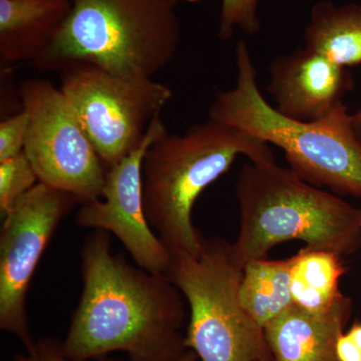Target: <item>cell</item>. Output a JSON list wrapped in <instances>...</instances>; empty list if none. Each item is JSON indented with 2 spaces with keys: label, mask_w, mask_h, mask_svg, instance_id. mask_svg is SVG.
Segmentation results:
<instances>
[{
  "label": "cell",
  "mask_w": 361,
  "mask_h": 361,
  "mask_svg": "<svg viewBox=\"0 0 361 361\" xmlns=\"http://www.w3.org/2000/svg\"><path fill=\"white\" fill-rule=\"evenodd\" d=\"M82 291L61 351L87 361L123 351L130 361H186L185 298L166 274L132 265L97 230L80 250Z\"/></svg>",
  "instance_id": "6da1fadb"
},
{
  "label": "cell",
  "mask_w": 361,
  "mask_h": 361,
  "mask_svg": "<svg viewBox=\"0 0 361 361\" xmlns=\"http://www.w3.org/2000/svg\"><path fill=\"white\" fill-rule=\"evenodd\" d=\"M236 195L240 229L231 250L242 269L285 242H304L343 258L361 249V209L313 186L275 159L243 165Z\"/></svg>",
  "instance_id": "7a4b0ae2"
},
{
  "label": "cell",
  "mask_w": 361,
  "mask_h": 361,
  "mask_svg": "<svg viewBox=\"0 0 361 361\" xmlns=\"http://www.w3.org/2000/svg\"><path fill=\"white\" fill-rule=\"evenodd\" d=\"M236 82L218 92L209 118L279 147L295 174L336 195L361 198V137L344 104L325 118L300 121L271 106L244 40L236 47Z\"/></svg>",
  "instance_id": "3957f363"
},
{
  "label": "cell",
  "mask_w": 361,
  "mask_h": 361,
  "mask_svg": "<svg viewBox=\"0 0 361 361\" xmlns=\"http://www.w3.org/2000/svg\"><path fill=\"white\" fill-rule=\"evenodd\" d=\"M239 156L274 159L265 142L210 118L182 135L166 132L151 145L142 163L145 213L171 255L200 253L205 238L192 221L195 203Z\"/></svg>",
  "instance_id": "277c9868"
},
{
  "label": "cell",
  "mask_w": 361,
  "mask_h": 361,
  "mask_svg": "<svg viewBox=\"0 0 361 361\" xmlns=\"http://www.w3.org/2000/svg\"><path fill=\"white\" fill-rule=\"evenodd\" d=\"M49 49L32 65L63 71L90 65L111 75L154 78L179 51L180 0H71Z\"/></svg>",
  "instance_id": "5b68a950"
},
{
  "label": "cell",
  "mask_w": 361,
  "mask_h": 361,
  "mask_svg": "<svg viewBox=\"0 0 361 361\" xmlns=\"http://www.w3.org/2000/svg\"><path fill=\"white\" fill-rule=\"evenodd\" d=\"M167 273L190 308L186 344L201 361L271 357L264 329L239 297L243 269L224 239H205L198 255L176 254Z\"/></svg>",
  "instance_id": "8992f818"
},
{
  "label": "cell",
  "mask_w": 361,
  "mask_h": 361,
  "mask_svg": "<svg viewBox=\"0 0 361 361\" xmlns=\"http://www.w3.org/2000/svg\"><path fill=\"white\" fill-rule=\"evenodd\" d=\"M61 73L59 89L106 171L141 146L173 97L172 90L154 78L111 75L90 65Z\"/></svg>",
  "instance_id": "52a82bcc"
},
{
  "label": "cell",
  "mask_w": 361,
  "mask_h": 361,
  "mask_svg": "<svg viewBox=\"0 0 361 361\" xmlns=\"http://www.w3.org/2000/svg\"><path fill=\"white\" fill-rule=\"evenodd\" d=\"M20 97L30 118L25 153L39 182L80 204L102 198L106 168L61 89L28 78L21 82Z\"/></svg>",
  "instance_id": "ba28073f"
},
{
  "label": "cell",
  "mask_w": 361,
  "mask_h": 361,
  "mask_svg": "<svg viewBox=\"0 0 361 361\" xmlns=\"http://www.w3.org/2000/svg\"><path fill=\"white\" fill-rule=\"evenodd\" d=\"M78 201L73 195L37 183L11 212L0 232V329L35 348L26 299L33 274L56 228Z\"/></svg>",
  "instance_id": "9c48e42d"
},
{
  "label": "cell",
  "mask_w": 361,
  "mask_h": 361,
  "mask_svg": "<svg viewBox=\"0 0 361 361\" xmlns=\"http://www.w3.org/2000/svg\"><path fill=\"white\" fill-rule=\"evenodd\" d=\"M168 132L161 116L149 126L141 146L106 171L103 196L80 204L75 222L114 234L135 265L156 274L167 275L172 256L152 229L142 198V163L151 145Z\"/></svg>",
  "instance_id": "30bf717a"
},
{
  "label": "cell",
  "mask_w": 361,
  "mask_h": 361,
  "mask_svg": "<svg viewBox=\"0 0 361 361\" xmlns=\"http://www.w3.org/2000/svg\"><path fill=\"white\" fill-rule=\"evenodd\" d=\"M267 92L278 111L288 118L316 121L325 118L343 104L342 97L351 90L353 78L337 66L307 47L271 63Z\"/></svg>",
  "instance_id": "8fae6325"
},
{
  "label": "cell",
  "mask_w": 361,
  "mask_h": 361,
  "mask_svg": "<svg viewBox=\"0 0 361 361\" xmlns=\"http://www.w3.org/2000/svg\"><path fill=\"white\" fill-rule=\"evenodd\" d=\"M342 295L331 310L310 312L292 305L264 327L273 361H337L336 343L353 314Z\"/></svg>",
  "instance_id": "7c38bea8"
},
{
  "label": "cell",
  "mask_w": 361,
  "mask_h": 361,
  "mask_svg": "<svg viewBox=\"0 0 361 361\" xmlns=\"http://www.w3.org/2000/svg\"><path fill=\"white\" fill-rule=\"evenodd\" d=\"M71 0H0V63H32L54 44Z\"/></svg>",
  "instance_id": "4fadbf2b"
},
{
  "label": "cell",
  "mask_w": 361,
  "mask_h": 361,
  "mask_svg": "<svg viewBox=\"0 0 361 361\" xmlns=\"http://www.w3.org/2000/svg\"><path fill=\"white\" fill-rule=\"evenodd\" d=\"M305 47L342 68L361 63V6L322 0L313 6Z\"/></svg>",
  "instance_id": "5bb4252c"
},
{
  "label": "cell",
  "mask_w": 361,
  "mask_h": 361,
  "mask_svg": "<svg viewBox=\"0 0 361 361\" xmlns=\"http://www.w3.org/2000/svg\"><path fill=\"white\" fill-rule=\"evenodd\" d=\"M289 261L293 305L310 312L331 310L343 295V257L332 251L305 246Z\"/></svg>",
  "instance_id": "9a60e30c"
},
{
  "label": "cell",
  "mask_w": 361,
  "mask_h": 361,
  "mask_svg": "<svg viewBox=\"0 0 361 361\" xmlns=\"http://www.w3.org/2000/svg\"><path fill=\"white\" fill-rule=\"evenodd\" d=\"M239 297L244 310L264 329L271 320L293 305L289 258H261L247 263Z\"/></svg>",
  "instance_id": "2e32d148"
},
{
  "label": "cell",
  "mask_w": 361,
  "mask_h": 361,
  "mask_svg": "<svg viewBox=\"0 0 361 361\" xmlns=\"http://www.w3.org/2000/svg\"><path fill=\"white\" fill-rule=\"evenodd\" d=\"M39 178L25 152L0 161V212L6 216L35 185Z\"/></svg>",
  "instance_id": "e0dca14e"
},
{
  "label": "cell",
  "mask_w": 361,
  "mask_h": 361,
  "mask_svg": "<svg viewBox=\"0 0 361 361\" xmlns=\"http://www.w3.org/2000/svg\"><path fill=\"white\" fill-rule=\"evenodd\" d=\"M221 13L218 33L221 39H231L235 30L239 28L247 35H255L260 30L258 18L259 0H221Z\"/></svg>",
  "instance_id": "ac0fdd59"
},
{
  "label": "cell",
  "mask_w": 361,
  "mask_h": 361,
  "mask_svg": "<svg viewBox=\"0 0 361 361\" xmlns=\"http://www.w3.org/2000/svg\"><path fill=\"white\" fill-rule=\"evenodd\" d=\"M28 128L30 118L23 109L0 123V161L25 152Z\"/></svg>",
  "instance_id": "d6986e66"
},
{
  "label": "cell",
  "mask_w": 361,
  "mask_h": 361,
  "mask_svg": "<svg viewBox=\"0 0 361 361\" xmlns=\"http://www.w3.org/2000/svg\"><path fill=\"white\" fill-rule=\"evenodd\" d=\"M14 361H75L66 357L61 351V343L52 339H40L35 342L32 351L25 353H18L14 357ZM99 361H116L102 360Z\"/></svg>",
  "instance_id": "ffe728a7"
},
{
  "label": "cell",
  "mask_w": 361,
  "mask_h": 361,
  "mask_svg": "<svg viewBox=\"0 0 361 361\" xmlns=\"http://www.w3.org/2000/svg\"><path fill=\"white\" fill-rule=\"evenodd\" d=\"M337 361H361L360 349L346 332L339 336L336 343Z\"/></svg>",
  "instance_id": "44dd1931"
},
{
  "label": "cell",
  "mask_w": 361,
  "mask_h": 361,
  "mask_svg": "<svg viewBox=\"0 0 361 361\" xmlns=\"http://www.w3.org/2000/svg\"><path fill=\"white\" fill-rule=\"evenodd\" d=\"M361 351V322H356L346 332Z\"/></svg>",
  "instance_id": "7402d4cb"
},
{
  "label": "cell",
  "mask_w": 361,
  "mask_h": 361,
  "mask_svg": "<svg viewBox=\"0 0 361 361\" xmlns=\"http://www.w3.org/2000/svg\"><path fill=\"white\" fill-rule=\"evenodd\" d=\"M353 122L357 134L361 137V108L353 115Z\"/></svg>",
  "instance_id": "603a6c76"
},
{
  "label": "cell",
  "mask_w": 361,
  "mask_h": 361,
  "mask_svg": "<svg viewBox=\"0 0 361 361\" xmlns=\"http://www.w3.org/2000/svg\"><path fill=\"white\" fill-rule=\"evenodd\" d=\"M196 355H192L191 356H190L189 358H188V360L186 361H196Z\"/></svg>",
  "instance_id": "cb8c5ba5"
},
{
  "label": "cell",
  "mask_w": 361,
  "mask_h": 361,
  "mask_svg": "<svg viewBox=\"0 0 361 361\" xmlns=\"http://www.w3.org/2000/svg\"><path fill=\"white\" fill-rule=\"evenodd\" d=\"M259 361H273V360H272V358H265V360H261Z\"/></svg>",
  "instance_id": "d4e9b609"
},
{
  "label": "cell",
  "mask_w": 361,
  "mask_h": 361,
  "mask_svg": "<svg viewBox=\"0 0 361 361\" xmlns=\"http://www.w3.org/2000/svg\"><path fill=\"white\" fill-rule=\"evenodd\" d=\"M360 223H361V215H360Z\"/></svg>",
  "instance_id": "484cf974"
}]
</instances>
